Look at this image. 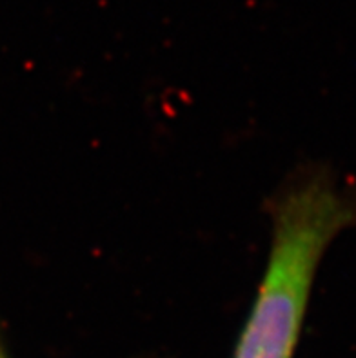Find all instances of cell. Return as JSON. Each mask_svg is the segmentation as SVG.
I'll use <instances>...</instances> for the list:
<instances>
[{"instance_id": "2", "label": "cell", "mask_w": 356, "mask_h": 358, "mask_svg": "<svg viewBox=\"0 0 356 358\" xmlns=\"http://www.w3.org/2000/svg\"><path fill=\"white\" fill-rule=\"evenodd\" d=\"M0 358H8V355L4 351V344H2V338H0Z\"/></svg>"}, {"instance_id": "1", "label": "cell", "mask_w": 356, "mask_h": 358, "mask_svg": "<svg viewBox=\"0 0 356 358\" xmlns=\"http://www.w3.org/2000/svg\"><path fill=\"white\" fill-rule=\"evenodd\" d=\"M269 255L233 358H293L324 253L356 224V191L302 173L269 204Z\"/></svg>"}]
</instances>
